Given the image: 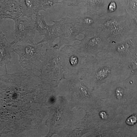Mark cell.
<instances>
[{
    "label": "cell",
    "mask_w": 137,
    "mask_h": 137,
    "mask_svg": "<svg viewBox=\"0 0 137 137\" xmlns=\"http://www.w3.org/2000/svg\"><path fill=\"white\" fill-rule=\"evenodd\" d=\"M62 98H59L53 104L48 107V117L45 124L49 131L46 137H52L58 134L63 125L64 117L65 116V107L62 102Z\"/></svg>",
    "instance_id": "cell-7"
},
{
    "label": "cell",
    "mask_w": 137,
    "mask_h": 137,
    "mask_svg": "<svg viewBox=\"0 0 137 137\" xmlns=\"http://www.w3.org/2000/svg\"><path fill=\"white\" fill-rule=\"evenodd\" d=\"M128 6L132 11H137V0H129Z\"/></svg>",
    "instance_id": "cell-15"
},
{
    "label": "cell",
    "mask_w": 137,
    "mask_h": 137,
    "mask_svg": "<svg viewBox=\"0 0 137 137\" xmlns=\"http://www.w3.org/2000/svg\"><path fill=\"white\" fill-rule=\"evenodd\" d=\"M35 27L36 30L39 32L40 36H45L48 30V25L45 21V16L39 13L35 15Z\"/></svg>",
    "instance_id": "cell-14"
},
{
    "label": "cell",
    "mask_w": 137,
    "mask_h": 137,
    "mask_svg": "<svg viewBox=\"0 0 137 137\" xmlns=\"http://www.w3.org/2000/svg\"><path fill=\"white\" fill-rule=\"evenodd\" d=\"M15 23V44L23 42L31 44L34 43L36 33L35 20L31 17L22 15L14 20Z\"/></svg>",
    "instance_id": "cell-8"
},
{
    "label": "cell",
    "mask_w": 137,
    "mask_h": 137,
    "mask_svg": "<svg viewBox=\"0 0 137 137\" xmlns=\"http://www.w3.org/2000/svg\"><path fill=\"white\" fill-rule=\"evenodd\" d=\"M125 18L122 16H99L96 30L110 43L124 40L127 31Z\"/></svg>",
    "instance_id": "cell-2"
},
{
    "label": "cell",
    "mask_w": 137,
    "mask_h": 137,
    "mask_svg": "<svg viewBox=\"0 0 137 137\" xmlns=\"http://www.w3.org/2000/svg\"><path fill=\"white\" fill-rule=\"evenodd\" d=\"M78 43L73 44L82 53L96 54L104 51L110 42L96 30L87 32Z\"/></svg>",
    "instance_id": "cell-6"
},
{
    "label": "cell",
    "mask_w": 137,
    "mask_h": 137,
    "mask_svg": "<svg viewBox=\"0 0 137 137\" xmlns=\"http://www.w3.org/2000/svg\"><path fill=\"white\" fill-rule=\"evenodd\" d=\"M54 92L38 69L0 75V136L38 128Z\"/></svg>",
    "instance_id": "cell-1"
},
{
    "label": "cell",
    "mask_w": 137,
    "mask_h": 137,
    "mask_svg": "<svg viewBox=\"0 0 137 137\" xmlns=\"http://www.w3.org/2000/svg\"><path fill=\"white\" fill-rule=\"evenodd\" d=\"M59 42L53 45L52 48L59 50L66 45H71L77 40V36L83 34V31L78 18H69L65 17L59 21Z\"/></svg>",
    "instance_id": "cell-5"
},
{
    "label": "cell",
    "mask_w": 137,
    "mask_h": 137,
    "mask_svg": "<svg viewBox=\"0 0 137 137\" xmlns=\"http://www.w3.org/2000/svg\"><path fill=\"white\" fill-rule=\"evenodd\" d=\"M53 25L48 26L47 32L44 36L43 39L37 43L47 42L49 44L50 47L53 46V42L57 38L59 37V22L58 21H53Z\"/></svg>",
    "instance_id": "cell-13"
},
{
    "label": "cell",
    "mask_w": 137,
    "mask_h": 137,
    "mask_svg": "<svg viewBox=\"0 0 137 137\" xmlns=\"http://www.w3.org/2000/svg\"><path fill=\"white\" fill-rule=\"evenodd\" d=\"M15 44V41L9 42L5 34L0 32V66L7 65L10 62L11 53L14 52L12 46Z\"/></svg>",
    "instance_id": "cell-10"
},
{
    "label": "cell",
    "mask_w": 137,
    "mask_h": 137,
    "mask_svg": "<svg viewBox=\"0 0 137 137\" xmlns=\"http://www.w3.org/2000/svg\"><path fill=\"white\" fill-rule=\"evenodd\" d=\"M59 52L52 48L45 50L40 70L41 76L55 88L62 77Z\"/></svg>",
    "instance_id": "cell-3"
},
{
    "label": "cell",
    "mask_w": 137,
    "mask_h": 137,
    "mask_svg": "<svg viewBox=\"0 0 137 137\" xmlns=\"http://www.w3.org/2000/svg\"><path fill=\"white\" fill-rule=\"evenodd\" d=\"M13 50L19 56V61L23 68L40 70L45 52L42 43L18 45Z\"/></svg>",
    "instance_id": "cell-4"
},
{
    "label": "cell",
    "mask_w": 137,
    "mask_h": 137,
    "mask_svg": "<svg viewBox=\"0 0 137 137\" xmlns=\"http://www.w3.org/2000/svg\"><path fill=\"white\" fill-rule=\"evenodd\" d=\"M22 15L20 0H4L0 4V19L14 20Z\"/></svg>",
    "instance_id": "cell-9"
},
{
    "label": "cell",
    "mask_w": 137,
    "mask_h": 137,
    "mask_svg": "<svg viewBox=\"0 0 137 137\" xmlns=\"http://www.w3.org/2000/svg\"><path fill=\"white\" fill-rule=\"evenodd\" d=\"M22 15L31 17L40 11L39 0H21Z\"/></svg>",
    "instance_id": "cell-12"
},
{
    "label": "cell",
    "mask_w": 137,
    "mask_h": 137,
    "mask_svg": "<svg viewBox=\"0 0 137 137\" xmlns=\"http://www.w3.org/2000/svg\"><path fill=\"white\" fill-rule=\"evenodd\" d=\"M83 34L96 30L99 15L97 14H84L78 17Z\"/></svg>",
    "instance_id": "cell-11"
},
{
    "label": "cell",
    "mask_w": 137,
    "mask_h": 137,
    "mask_svg": "<svg viewBox=\"0 0 137 137\" xmlns=\"http://www.w3.org/2000/svg\"><path fill=\"white\" fill-rule=\"evenodd\" d=\"M137 121V117L136 115H133L131 116L127 119V123L129 125H133Z\"/></svg>",
    "instance_id": "cell-16"
}]
</instances>
